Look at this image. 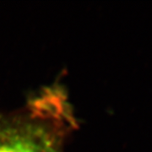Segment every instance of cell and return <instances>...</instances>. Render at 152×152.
Wrapping results in <instances>:
<instances>
[{
    "mask_svg": "<svg viewBox=\"0 0 152 152\" xmlns=\"http://www.w3.org/2000/svg\"><path fill=\"white\" fill-rule=\"evenodd\" d=\"M48 152H59V151H58L54 146V147H53V148H51L49 151H48Z\"/></svg>",
    "mask_w": 152,
    "mask_h": 152,
    "instance_id": "cell-2",
    "label": "cell"
},
{
    "mask_svg": "<svg viewBox=\"0 0 152 152\" xmlns=\"http://www.w3.org/2000/svg\"><path fill=\"white\" fill-rule=\"evenodd\" d=\"M54 140L42 124L0 114V152H48Z\"/></svg>",
    "mask_w": 152,
    "mask_h": 152,
    "instance_id": "cell-1",
    "label": "cell"
}]
</instances>
